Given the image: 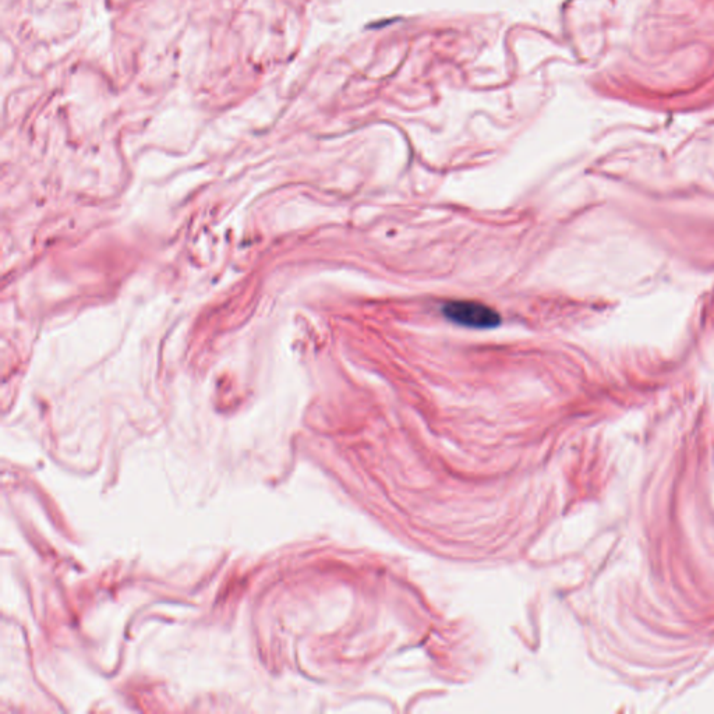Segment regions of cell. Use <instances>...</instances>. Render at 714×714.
<instances>
[{"mask_svg": "<svg viewBox=\"0 0 714 714\" xmlns=\"http://www.w3.org/2000/svg\"><path fill=\"white\" fill-rule=\"evenodd\" d=\"M444 317L470 330H493L501 324L498 311L473 300H450L443 306Z\"/></svg>", "mask_w": 714, "mask_h": 714, "instance_id": "1", "label": "cell"}]
</instances>
